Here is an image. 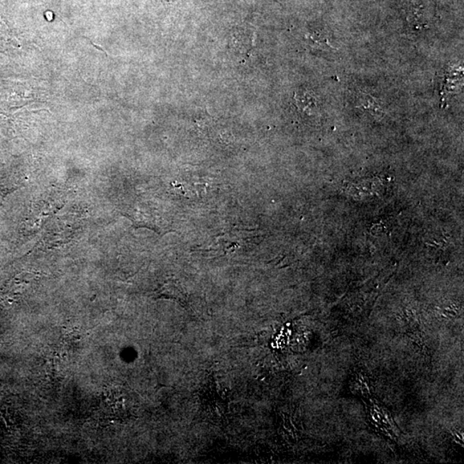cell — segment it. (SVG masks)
Returning <instances> with one entry per match:
<instances>
[{"label":"cell","instance_id":"1","mask_svg":"<svg viewBox=\"0 0 464 464\" xmlns=\"http://www.w3.org/2000/svg\"><path fill=\"white\" fill-rule=\"evenodd\" d=\"M294 100L297 109L301 115L311 117L319 115V105L312 92L300 89L295 92Z\"/></svg>","mask_w":464,"mask_h":464},{"label":"cell","instance_id":"2","mask_svg":"<svg viewBox=\"0 0 464 464\" xmlns=\"http://www.w3.org/2000/svg\"><path fill=\"white\" fill-rule=\"evenodd\" d=\"M308 40L316 48L321 50H333L332 44L328 36L324 32L316 31L315 33L309 35Z\"/></svg>","mask_w":464,"mask_h":464},{"label":"cell","instance_id":"3","mask_svg":"<svg viewBox=\"0 0 464 464\" xmlns=\"http://www.w3.org/2000/svg\"><path fill=\"white\" fill-rule=\"evenodd\" d=\"M361 106L366 111L372 113L373 116L380 117L384 115L380 101L373 99L372 96H365V99L362 100Z\"/></svg>","mask_w":464,"mask_h":464}]
</instances>
